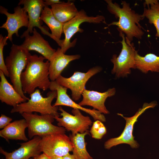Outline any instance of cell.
<instances>
[{
    "instance_id": "obj_12",
    "label": "cell",
    "mask_w": 159,
    "mask_h": 159,
    "mask_svg": "<svg viewBox=\"0 0 159 159\" xmlns=\"http://www.w3.org/2000/svg\"><path fill=\"white\" fill-rule=\"evenodd\" d=\"M23 5L26 10L29 19V25L27 29L21 35V38L33 33L34 27H37L41 30L42 33L50 37L53 39L51 33L44 27L42 26V21L41 15L44 7L45 6L44 1L42 0H21L18 5Z\"/></svg>"
},
{
    "instance_id": "obj_5",
    "label": "cell",
    "mask_w": 159,
    "mask_h": 159,
    "mask_svg": "<svg viewBox=\"0 0 159 159\" xmlns=\"http://www.w3.org/2000/svg\"><path fill=\"white\" fill-rule=\"evenodd\" d=\"M26 120L28 129V135L30 139L36 136L41 137L58 133H65L63 127L56 126L52 123L54 116L47 114L39 115L36 113H24L21 114Z\"/></svg>"
},
{
    "instance_id": "obj_16",
    "label": "cell",
    "mask_w": 159,
    "mask_h": 159,
    "mask_svg": "<svg viewBox=\"0 0 159 159\" xmlns=\"http://www.w3.org/2000/svg\"><path fill=\"white\" fill-rule=\"evenodd\" d=\"M33 34L28 35L20 45L28 51H34L41 54L46 59L50 61L56 50L50 46L49 42L34 28Z\"/></svg>"
},
{
    "instance_id": "obj_21",
    "label": "cell",
    "mask_w": 159,
    "mask_h": 159,
    "mask_svg": "<svg viewBox=\"0 0 159 159\" xmlns=\"http://www.w3.org/2000/svg\"><path fill=\"white\" fill-rule=\"evenodd\" d=\"M41 19L48 26L51 32L53 39L61 47L63 39H61L63 33V24L58 20L53 15L51 8L45 6L41 15Z\"/></svg>"
},
{
    "instance_id": "obj_11",
    "label": "cell",
    "mask_w": 159,
    "mask_h": 159,
    "mask_svg": "<svg viewBox=\"0 0 159 159\" xmlns=\"http://www.w3.org/2000/svg\"><path fill=\"white\" fill-rule=\"evenodd\" d=\"M102 70L101 67L96 66L91 68L86 73L74 72L72 76L68 78L65 77L61 75L55 81L60 85L70 89L72 99L77 101L80 98L88 80Z\"/></svg>"
},
{
    "instance_id": "obj_27",
    "label": "cell",
    "mask_w": 159,
    "mask_h": 159,
    "mask_svg": "<svg viewBox=\"0 0 159 159\" xmlns=\"http://www.w3.org/2000/svg\"><path fill=\"white\" fill-rule=\"evenodd\" d=\"M8 39L7 36H3L0 35V70H1L5 75L9 77V74L4 58L3 49L4 46L7 44L6 41Z\"/></svg>"
},
{
    "instance_id": "obj_22",
    "label": "cell",
    "mask_w": 159,
    "mask_h": 159,
    "mask_svg": "<svg viewBox=\"0 0 159 159\" xmlns=\"http://www.w3.org/2000/svg\"><path fill=\"white\" fill-rule=\"evenodd\" d=\"M51 8L56 18L64 24L71 20L78 14V11L74 3L68 1L53 5Z\"/></svg>"
},
{
    "instance_id": "obj_32",
    "label": "cell",
    "mask_w": 159,
    "mask_h": 159,
    "mask_svg": "<svg viewBox=\"0 0 159 159\" xmlns=\"http://www.w3.org/2000/svg\"><path fill=\"white\" fill-rule=\"evenodd\" d=\"M50 159H63L62 157L54 156L50 157Z\"/></svg>"
},
{
    "instance_id": "obj_17",
    "label": "cell",
    "mask_w": 159,
    "mask_h": 159,
    "mask_svg": "<svg viewBox=\"0 0 159 159\" xmlns=\"http://www.w3.org/2000/svg\"><path fill=\"white\" fill-rule=\"evenodd\" d=\"M115 93V88H110L103 92L85 89L82 94V100L78 104L82 106L84 105L92 106L101 113L108 114L109 112L105 106V101L107 97L114 96Z\"/></svg>"
},
{
    "instance_id": "obj_18",
    "label": "cell",
    "mask_w": 159,
    "mask_h": 159,
    "mask_svg": "<svg viewBox=\"0 0 159 159\" xmlns=\"http://www.w3.org/2000/svg\"><path fill=\"white\" fill-rule=\"evenodd\" d=\"M79 54L68 55L63 53L61 48L58 47L49 62V78L55 81L71 61L80 58Z\"/></svg>"
},
{
    "instance_id": "obj_13",
    "label": "cell",
    "mask_w": 159,
    "mask_h": 159,
    "mask_svg": "<svg viewBox=\"0 0 159 159\" xmlns=\"http://www.w3.org/2000/svg\"><path fill=\"white\" fill-rule=\"evenodd\" d=\"M7 9L0 6V13L5 14L7 17L6 21L0 27L6 29L8 32L7 37L12 42V36L15 34L17 37L19 36L18 31L22 27H28L29 25V16L26 10L20 6L14 8V13H10Z\"/></svg>"
},
{
    "instance_id": "obj_29",
    "label": "cell",
    "mask_w": 159,
    "mask_h": 159,
    "mask_svg": "<svg viewBox=\"0 0 159 159\" xmlns=\"http://www.w3.org/2000/svg\"><path fill=\"white\" fill-rule=\"evenodd\" d=\"M62 1L59 0H46L44 1V3L45 6H51L61 3Z\"/></svg>"
},
{
    "instance_id": "obj_31",
    "label": "cell",
    "mask_w": 159,
    "mask_h": 159,
    "mask_svg": "<svg viewBox=\"0 0 159 159\" xmlns=\"http://www.w3.org/2000/svg\"><path fill=\"white\" fill-rule=\"evenodd\" d=\"M63 159H76L73 154L69 153L62 157Z\"/></svg>"
},
{
    "instance_id": "obj_19",
    "label": "cell",
    "mask_w": 159,
    "mask_h": 159,
    "mask_svg": "<svg viewBox=\"0 0 159 159\" xmlns=\"http://www.w3.org/2000/svg\"><path fill=\"white\" fill-rule=\"evenodd\" d=\"M3 72L0 70V100L2 103L12 106L13 108L17 105L27 101L23 98L8 81Z\"/></svg>"
},
{
    "instance_id": "obj_14",
    "label": "cell",
    "mask_w": 159,
    "mask_h": 159,
    "mask_svg": "<svg viewBox=\"0 0 159 159\" xmlns=\"http://www.w3.org/2000/svg\"><path fill=\"white\" fill-rule=\"evenodd\" d=\"M49 89L51 91L55 90L57 92V99L53 105L54 106H65L78 109L89 114L95 120L105 122V116L99 111L94 109H91L83 107L73 101L67 94V89L58 84L56 81H51Z\"/></svg>"
},
{
    "instance_id": "obj_20",
    "label": "cell",
    "mask_w": 159,
    "mask_h": 159,
    "mask_svg": "<svg viewBox=\"0 0 159 159\" xmlns=\"http://www.w3.org/2000/svg\"><path fill=\"white\" fill-rule=\"evenodd\" d=\"M28 127L24 119L16 120L0 131V136L9 142V140H28L25 134V130Z\"/></svg>"
},
{
    "instance_id": "obj_9",
    "label": "cell",
    "mask_w": 159,
    "mask_h": 159,
    "mask_svg": "<svg viewBox=\"0 0 159 159\" xmlns=\"http://www.w3.org/2000/svg\"><path fill=\"white\" fill-rule=\"evenodd\" d=\"M61 112L60 114L62 116H54L57 122V125L64 127L66 130L72 132V134L75 135L77 133H83L88 131L89 127L92 122L89 117L83 115L79 110L73 109L72 111V115L65 110L61 106L59 107Z\"/></svg>"
},
{
    "instance_id": "obj_3",
    "label": "cell",
    "mask_w": 159,
    "mask_h": 159,
    "mask_svg": "<svg viewBox=\"0 0 159 159\" xmlns=\"http://www.w3.org/2000/svg\"><path fill=\"white\" fill-rule=\"evenodd\" d=\"M31 55L29 51L20 45L13 44L5 63L10 81L15 90L26 101L29 99L24 95L22 88L21 77Z\"/></svg>"
},
{
    "instance_id": "obj_15",
    "label": "cell",
    "mask_w": 159,
    "mask_h": 159,
    "mask_svg": "<svg viewBox=\"0 0 159 159\" xmlns=\"http://www.w3.org/2000/svg\"><path fill=\"white\" fill-rule=\"evenodd\" d=\"M42 137L34 136L30 140L19 143L21 146L12 152L9 153L0 148V153L4 155L5 159H29L39 155L42 152L40 146Z\"/></svg>"
},
{
    "instance_id": "obj_28",
    "label": "cell",
    "mask_w": 159,
    "mask_h": 159,
    "mask_svg": "<svg viewBox=\"0 0 159 159\" xmlns=\"http://www.w3.org/2000/svg\"><path fill=\"white\" fill-rule=\"evenodd\" d=\"M12 119L4 114H1L0 117V128H4L11 122Z\"/></svg>"
},
{
    "instance_id": "obj_2",
    "label": "cell",
    "mask_w": 159,
    "mask_h": 159,
    "mask_svg": "<svg viewBox=\"0 0 159 159\" xmlns=\"http://www.w3.org/2000/svg\"><path fill=\"white\" fill-rule=\"evenodd\" d=\"M42 55H31L28 63L21 77L22 90L30 95L37 88L46 91L49 88L51 81L49 79V62L44 61Z\"/></svg>"
},
{
    "instance_id": "obj_10",
    "label": "cell",
    "mask_w": 159,
    "mask_h": 159,
    "mask_svg": "<svg viewBox=\"0 0 159 159\" xmlns=\"http://www.w3.org/2000/svg\"><path fill=\"white\" fill-rule=\"evenodd\" d=\"M40 146L42 152L50 157H63L72 151L73 147L69 137L65 133L42 137Z\"/></svg>"
},
{
    "instance_id": "obj_24",
    "label": "cell",
    "mask_w": 159,
    "mask_h": 159,
    "mask_svg": "<svg viewBox=\"0 0 159 159\" xmlns=\"http://www.w3.org/2000/svg\"><path fill=\"white\" fill-rule=\"evenodd\" d=\"M89 134V131L83 133H77L75 135L70 134L69 138L72 143L73 155L76 159H93L88 152L86 147L85 136Z\"/></svg>"
},
{
    "instance_id": "obj_4",
    "label": "cell",
    "mask_w": 159,
    "mask_h": 159,
    "mask_svg": "<svg viewBox=\"0 0 159 159\" xmlns=\"http://www.w3.org/2000/svg\"><path fill=\"white\" fill-rule=\"evenodd\" d=\"M57 97L56 91H51L47 94V97H44L40 90L36 89L30 94V98L27 101L17 105L11 110V113L18 112L22 114L24 113H39L41 115L50 114L54 116L59 117L58 106L54 107L52 105L53 100Z\"/></svg>"
},
{
    "instance_id": "obj_26",
    "label": "cell",
    "mask_w": 159,
    "mask_h": 159,
    "mask_svg": "<svg viewBox=\"0 0 159 159\" xmlns=\"http://www.w3.org/2000/svg\"><path fill=\"white\" fill-rule=\"evenodd\" d=\"M102 122L99 120H96L93 122L90 130L93 138L100 139L106 134V129Z\"/></svg>"
},
{
    "instance_id": "obj_1",
    "label": "cell",
    "mask_w": 159,
    "mask_h": 159,
    "mask_svg": "<svg viewBox=\"0 0 159 159\" xmlns=\"http://www.w3.org/2000/svg\"><path fill=\"white\" fill-rule=\"evenodd\" d=\"M107 9L109 12L118 18L117 21H114L109 24L116 25L119 32L125 34V39L131 43L134 37L141 39L144 34L139 22L145 18L143 14L136 13L130 7V4L122 1V7L111 0H105Z\"/></svg>"
},
{
    "instance_id": "obj_7",
    "label": "cell",
    "mask_w": 159,
    "mask_h": 159,
    "mask_svg": "<svg viewBox=\"0 0 159 159\" xmlns=\"http://www.w3.org/2000/svg\"><path fill=\"white\" fill-rule=\"evenodd\" d=\"M105 17L98 15L95 16H89L83 9L79 11L78 14L74 18L68 21L63 24V33L65 38L63 39L60 47L64 53L71 47H73L76 42V39L72 42L70 39L77 32H82L83 30L80 28V25L83 23L98 24L105 22Z\"/></svg>"
},
{
    "instance_id": "obj_30",
    "label": "cell",
    "mask_w": 159,
    "mask_h": 159,
    "mask_svg": "<svg viewBox=\"0 0 159 159\" xmlns=\"http://www.w3.org/2000/svg\"><path fill=\"white\" fill-rule=\"evenodd\" d=\"M33 158L35 159H50V157H49L45 154L43 153Z\"/></svg>"
},
{
    "instance_id": "obj_23",
    "label": "cell",
    "mask_w": 159,
    "mask_h": 159,
    "mask_svg": "<svg viewBox=\"0 0 159 159\" xmlns=\"http://www.w3.org/2000/svg\"><path fill=\"white\" fill-rule=\"evenodd\" d=\"M135 59L136 69L146 74L149 71L159 72V56L150 53L143 57L136 51Z\"/></svg>"
},
{
    "instance_id": "obj_6",
    "label": "cell",
    "mask_w": 159,
    "mask_h": 159,
    "mask_svg": "<svg viewBox=\"0 0 159 159\" xmlns=\"http://www.w3.org/2000/svg\"><path fill=\"white\" fill-rule=\"evenodd\" d=\"M119 32L122 39L121 42L122 49L118 56L114 54L110 60L113 64L111 73L115 74L117 78L127 77L131 73V69H136L135 55L136 50L134 44L126 40L125 35L123 32Z\"/></svg>"
},
{
    "instance_id": "obj_33",
    "label": "cell",
    "mask_w": 159,
    "mask_h": 159,
    "mask_svg": "<svg viewBox=\"0 0 159 159\" xmlns=\"http://www.w3.org/2000/svg\"><path fill=\"white\" fill-rule=\"evenodd\" d=\"M29 159H35L33 158H30Z\"/></svg>"
},
{
    "instance_id": "obj_25",
    "label": "cell",
    "mask_w": 159,
    "mask_h": 159,
    "mask_svg": "<svg viewBox=\"0 0 159 159\" xmlns=\"http://www.w3.org/2000/svg\"><path fill=\"white\" fill-rule=\"evenodd\" d=\"M144 7L143 15L148 20L151 24H153L157 32L155 36L159 37V2L157 0H146L143 3Z\"/></svg>"
},
{
    "instance_id": "obj_8",
    "label": "cell",
    "mask_w": 159,
    "mask_h": 159,
    "mask_svg": "<svg viewBox=\"0 0 159 159\" xmlns=\"http://www.w3.org/2000/svg\"><path fill=\"white\" fill-rule=\"evenodd\" d=\"M157 105V103L153 101L150 103H144L142 108L139 109L135 114L130 117H124L122 114L117 113V115L122 117L126 121L125 128L121 134L118 137L109 139L104 144L105 148L110 149L112 147L121 144H126L130 145L131 148H136L139 145L134 140L132 135L133 127L138 117L146 110L153 108Z\"/></svg>"
}]
</instances>
